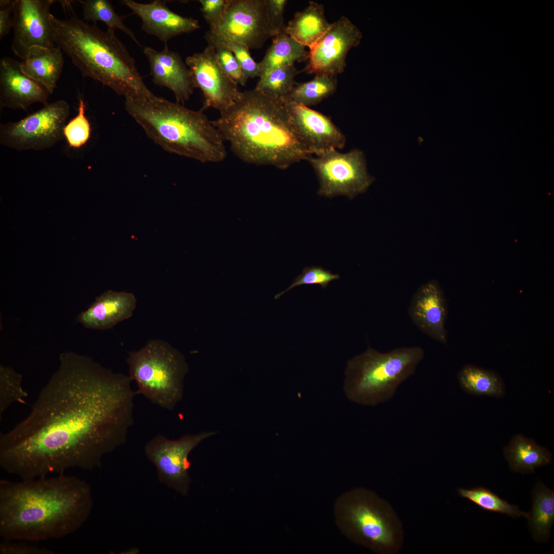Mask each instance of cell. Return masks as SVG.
I'll return each mask as SVG.
<instances>
[{
	"instance_id": "1",
	"label": "cell",
	"mask_w": 554,
	"mask_h": 554,
	"mask_svg": "<svg viewBox=\"0 0 554 554\" xmlns=\"http://www.w3.org/2000/svg\"><path fill=\"white\" fill-rule=\"evenodd\" d=\"M31 411L0 436V466L22 480L100 468L127 441L137 395L129 375L90 357L61 353Z\"/></svg>"
},
{
	"instance_id": "2",
	"label": "cell",
	"mask_w": 554,
	"mask_h": 554,
	"mask_svg": "<svg viewBox=\"0 0 554 554\" xmlns=\"http://www.w3.org/2000/svg\"><path fill=\"white\" fill-rule=\"evenodd\" d=\"M93 504L90 485L74 476L2 480L0 535L10 540L62 538L84 525Z\"/></svg>"
},
{
	"instance_id": "3",
	"label": "cell",
	"mask_w": 554,
	"mask_h": 554,
	"mask_svg": "<svg viewBox=\"0 0 554 554\" xmlns=\"http://www.w3.org/2000/svg\"><path fill=\"white\" fill-rule=\"evenodd\" d=\"M242 161L285 169L312 153L296 131L283 101L255 89L241 92L238 100L212 121Z\"/></svg>"
},
{
	"instance_id": "4",
	"label": "cell",
	"mask_w": 554,
	"mask_h": 554,
	"mask_svg": "<svg viewBox=\"0 0 554 554\" xmlns=\"http://www.w3.org/2000/svg\"><path fill=\"white\" fill-rule=\"evenodd\" d=\"M63 6L69 12L68 18L61 19L51 15L54 42L83 77L100 82L125 100L152 93L114 31L108 28L103 31L95 24L90 25L79 18L70 2L64 3Z\"/></svg>"
},
{
	"instance_id": "5",
	"label": "cell",
	"mask_w": 554,
	"mask_h": 554,
	"mask_svg": "<svg viewBox=\"0 0 554 554\" xmlns=\"http://www.w3.org/2000/svg\"><path fill=\"white\" fill-rule=\"evenodd\" d=\"M127 113L165 151L202 163H220L227 155L225 140L202 110L189 109L153 93L125 100Z\"/></svg>"
},
{
	"instance_id": "6",
	"label": "cell",
	"mask_w": 554,
	"mask_h": 554,
	"mask_svg": "<svg viewBox=\"0 0 554 554\" xmlns=\"http://www.w3.org/2000/svg\"><path fill=\"white\" fill-rule=\"evenodd\" d=\"M419 346L402 347L385 353L368 346L347 363L344 390L351 401L375 406L391 399L400 385L414 374L424 357Z\"/></svg>"
},
{
	"instance_id": "7",
	"label": "cell",
	"mask_w": 554,
	"mask_h": 554,
	"mask_svg": "<svg viewBox=\"0 0 554 554\" xmlns=\"http://www.w3.org/2000/svg\"><path fill=\"white\" fill-rule=\"evenodd\" d=\"M129 376L137 384V394L173 411L182 400L184 380L189 371L183 354L167 342L151 340L129 353Z\"/></svg>"
},
{
	"instance_id": "8",
	"label": "cell",
	"mask_w": 554,
	"mask_h": 554,
	"mask_svg": "<svg viewBox=\"0 0 554 554\" xmlns=\"http://www.w3.org/2000/svg\"><path fill=\"white\" fill-rule=\"evenodd\" d=\"M368 494L357 498L348 506V522L364 544L379 553H396L403 539L400 521L387 502Z\"/></svg>"
},
{
	"instance_id": "9",
	"label": "cell",
	"mask_w": 554,
	"mask_h": 554,
	"mask_svg": "<svg viewBox=\"0 0 554 554\" xmlns=\"http://www.w3.org/2000/svg\"><path fill=\"white\" fill-rule=\"evenodd\" d=\"M70 113L64 100L48 103L21 120L0 125V144L17 151L50 148L64 137Z\"/></svg>"
},
{
	"instance_id": "10",
	"label": "cell",
	"mask_w": 554,
	"mask_h": 554,
	"mask_svg": "<svg viewBox=\"0 0 554 554\" xmlns=\"http://www.w3.org/2000/svg\"><path fill=\"white\" fill-rule=\"evenodd\" d=\"M307 161L318 179L321 196L352 199L365 192L374 180L367 171L363 152L357 149L346 153L331 150L312 155Z\"/></svg>"
},
{
	"instance_id": "11",
	"label": "cell",
	"mask_w": 554,
	"mask_h": 554,
	"mask_svg": "<svg viewBox=\"0 0 554 554\" xmlns=\"http://www.w3.org/2000/svg\"><path fill=\"white\" fill-rule=\"evenodd\" d=\"M216 431L188 434L176 440H170L157 434L145 445L144 452L156 470L158 481L176 492L186 495L191 480L188 470L191 463L190 452Z\"/></svg>"
},
{
	"instance_id": "12",
	"label": "cell",
	"mask_w": 554,
	"mask_h": 554,
	"mask_svg": "<svg viewBox=\"0 0 554 554\" xmlns=\"http://www.w3.org/2000/svg\"><path fill=\"white\" fill-rule=\"evenodd\" d=\"M209 31L223 41L259 49L272 37L266 0H227Z\"/></svg>"
},
{
	"instance_id": "13",
	"label": "cell",
	"mask_w": 554,
	"mask_h": 554,
	"mask_svg": "<svg viewBox=\"0 0 554 554\" xmlns=\"http://www.w3.org/2000/svg\"><path fill=\"white\" fill-rule=\"evenodd\" d=\"M54 0H16L14 9L11 49L24 60L34 47L55 46L50 8Z\"/></svg>"
},
{
	"instance_id": "14",
	"label": "cell",
	"mask_w": 554,
	"mask_h": 554,
	"mask_svg": "<svg viewBox=\"0 0 554 554\" xmlns=\"http://www.w3.org/2000/svg\"><path fill=\"white\" fill-rule=\"evenodd\" d=\"M185 63L190 70L194 86L202 91L204 104L202 110L213 108L223 111L239 98L238 85L224 71L210 45L205 50L187 56Z\"/></svg>"
},
{
	"instance_id": "15",
	"label": "cell",
	"mask_w": 554,
	"mask_h": 554,
	"mask_svg": "<svg viewBox=\"0 0 554 554\" xmlns=\"http://www.w3.org/2000/svg\"><path fill=\"white\" fill-rule=\"evenodd\" d=\"M362 34L346 16L331 23L324 35L309 49L308 73L337 76L344 72L347 55L360 43Z\"/></svg>"
},
{
	"instance_id": "16",
	"label": "cell",
	"mask_w": 554,
	"mask_h": 554,
	"mask_svg": "<svg viewBox=\"0 0 554 554\" xmlns=\"http://www.w3.org/2000/svg\"><path fill=\"white\" fill-rule=\"evenodd\" d=\"M283 102L296 131L313 155L344 147L345 136L330 117L308 107Z\"/></svg>"
},
{
	"instance_id": "17",
	"label": "cell",
	"mask_w": 554,
	"mask_h": 554,
	"mask_svg": "<svg viewBox=\"0 0 554 554\" xmlns=\"http://www.w3.org/2000/svg\"><path fill=\"white\" fill-rule=\"evenodd\" d=\"M447 307L443 292L438 283L430 281L422 285L413 294L408 309L412 323L423 333L446 344L445 327Z\"/></svg>"
},
{
	"instance_id": "18",
	"label": "cell",
	"mask_w": 554,
	"mask_h": 554,
	"mask_svg": "<svg viewBox=\"0 0 554 554\" xmlns=\"http://www.w3.org/2000/svg\"><path fill=\"white\" fill-rule=\"evenodd\" d=\"M143 51L153 83L170 89L176 102L183 104L188 101L195 87L191 72L180 54L170 50L167 44L162 51L146 47Z\"/></svg>"
},
{
	"instance_id": "19",
	"label": "cell",
	"mask_w": 554,
	"mask_h": 554,
	"mask_svg": "<svg viewBox=\"0 0 554 554\" xmlns=\"http://www.w3.org/2000/svg\"><path fill=\"white\" fill-rule=\"evenodd\" d=\"M50 93L39 83L25 75L18 62L5 57L0 62V106L27 110L33 104L46 105Z\"/></svg>"
},
{
	"instance_id": "20",
	"label": "cell",
	"mask_w": 554,
	"mask_h": 554,
	"mask_svg": "<svg viewBox=\"0 0 554 554\" xmlns=\"http://www.w3.org/2000/svg\"><path fill=\"white\" fill-rule=\"evenodd\" d=\"M121 3L141 19L143 31L155 36L165 44L175 36L200 28L196 19L173 12L162 1L155 0L150 3L144 4L132 0H123Z\"/></svg>"
},
{
	"instance_id": "21",
	"label": "cell",
	"mask_w": 554,
	"mask_h": 554,
	"mask_svg": "<svg viewBox=\"0 0 554 554\" xmlns=\"http://www.w3.org/2000/svg\"><path fill=\"white\" fill-rule=\"evenodd\" d=\"M136 303L132 293L108 290L96 298L89 308L78 315L77 319L87 328L109 329L130 318Z\"/></svg>"
},
{
	"instance_id": "22",
	"label": "cell",
	"mask_w": 554,
	"mask_h": 554,
	"mask_svg": "<svg viewBox=\"0 0 554 554\" xmlns=\"http://www.w3.org/2000/svg\"><path fill=\"white\" fill-rule=\"evenodd\" d=\"M62 52L56 45L50 48L34 47L19 62L21 69L51 94L62 72L64 63Z\"/></svg>"
},
{
	"instance_id": "23",
	"label": "cell",
	"mask_w": 554,
	"mask_h": 554,
	"mask_svg": "<svg viewBox=\"0 0 554 554\" xmlns=\"http://www.w3.org/2000/svg\"><path fill=\"white\" fill-rule=\"evenodd\" d=\"M322 5L310 1L303 10L297 12L284 28L290 37L305 47L312 48L330 26Z\"/></svg>"
},
{
	"instance_id": "24",
	"label": "cell",
	"mask_w": 554,
	"mask_h": 554,
	"mask_svg": "<svg viewBox=\"0 0 554 554\" xmlns=\"http://www.w3.org/2000/svg\"><path fill=\"white\" fill-rule=\"evenodd\" d=\"M503 452L510 469L522 473L534 472L536 468L548 465L552 460L546 448L521 434L512 438Z\"/></svg>"
},
{
	"instance_id": "25",
	"label": "cell",
	"mask_w": 554,
	"mask_h": 554,
	"mask_svg": "<svg viewBox=\"0 0 554 554\" xmlns=\"http://www.w3.org/2000/svg\"><path fill=\"white\" fill-rule=\"evenodd\" d=\"M532 496V508L527 519L529 528L535 541L544 542L549 539L554 521V491L538 481Z\"/></svg>"
},
{
	"instance_id": "26",
	"label": "cell",
	"mask_w": 554,
	"mask_h": 554,
	"mask_svg": "<svg viewBox=\"0 0 554 554\" xmlns=\"http://www.w3.org/2000/svg\"><path fill=\"white\" fill-rule=\"evenodd\" d=\"M309 52L284 31L273 37L272 43L258 63L260 78L271 70L282 66L294 65L296 62L308 59Z\"/></svg>"
},
{
	"instance_id": "27",
	"label": "cell",
	"mask_w": 554,
	"mask_h": 554,
	"mask_svg": "<svg viewBox=\"0 0 554 554\" xmlns=\"http://www.w3.org/2000/svg\"><path fill=\"white\" fill-rule=\"evenodd\" d=\"M458 379L463 390L470 394L501 397L505 393L502 379L491 370L466 365L458 372Z\"/></svg>"
},
{
	"instance_id": "28",
	"label": "cell",
	"mask_w": 554,
	"mask_h": 554,
	"mask_svg": "<svg viewBox=\"0 0 554 554\" xmlns=\"http://www.w3.org/2000/svg\"><path fill=\"white\" fill-rule=\"evenodd\" d=\"M337 87L336 76L316 74L308 82L296 84L283 101L309 107L332 95Z\"/></svg>"
},
{
	"instance_id": "29",
	"label": "cell",
	"mask_w": 554,
	"mask_h": 554,
	"mask_svg": "<svg viewBox=\"0 0 554 554\" xmlns=\"http://www.w3.org/2000/svg\"><path fill=\"white\" fill-rule=\"evenodd\" d=\"M299 72L294 65L276 68L260 77L254 89L269 98L283 101L296 84Z\"/></svg>"
},
{
	"instance_id": "30",
	"label": "cell",
	"mask_w": 554,
	"mask_h": 554,
	"mask_svg": "<svg viewBox=\"0 0 554 554\" xmlns=\"http://www.w3.org/2000/svg\"><path fill=\"white\" fill-rule=\"evenodd\" d=\"M82 5L84 21L95 23L101 21L108 29L120 30L129 36L136 44H140L134 33L125 24V16L117 14L111 3L107 0H79Z\"/></svg>"
},
{
	"instance_id": "31",
	"label": "cell",
	"mask_w": 554,
	"mask_h": 554,
	"mask_svg": "<svg viewBox=\"0 0 554 554\" xmlns=\"http://www.w3.org/2000/svg\"><path fill=\"white\" fill-rule=\"evenodd\" d=\"M458 492L460 497L468 499L486 511L506 514L513 518L520 517L529 518V512L520 510L518 506L509 504L488 488L483 487L469 489L460 488L458 489Z\"/></svg>"
},
{
	"instance_id": "32",
	"label": "cell",
	"mask_w": 554,
	"mask_h": 554,
	"mask_svg": "<svg viewBox=\"0 0 554 554\" xmlns=\"http://www.w3.org/2000/svg\"><path fill=\"white\" fill-rule=\"evenodd\" d=\"M22 375L12 368L1 364L0 366V415L12 404L18 402L25 403L24 399L28 396L23 389Z\"/></svg>"
},
{
	"instance_id": "33",
	"label": "cell",
	"mask_w": 554,
	"mask_h": 554,
	"mask_svg": "<svg viewBox=\"0 0 554 554\" xmlns=\"http://www.w3.org/2000/svg\"><path fill=\"white\" fill-rule=\"evenodd\" d=\"M205 38L208 45L213 47L219 63L225 73L238 85H246L248 78L225 42L209 31L206 33Z\"/></svg>"
},
{
	"instance_id": "34",
	"label": "cell",
	"mask_w": 554,
	"mask_h": 554,
	"mask_svg": "<svg viewBox=\"0 0 554 554\" xmlns=\"http://www.w3.org/2000/svg\"><path fill=\"white\" fill-rule=\"evenodd\" d=\"M64 136L68 146L77 149L85 145L91 134L90 123L85 115V104L79 99L78 113L64 128Z\"/></svg>"
},
{
	"instance_id": "35",
	"label": "cell",
	"mask_w": 554,
	"mask_h": 554,
	"mask_svg": "<svg viewBox=\"0 0 554 554\" xmlns=\"http://www.w3.org/2000/svg\"><path fill=\"white\" fill-rule=\"evenodd\" d=\"M340 278L338 274H333L329 270L321 267L311 266L305 267L302 273L298 275L286 290L277 294L275 299L279 298L285 292L293 288L302 285H320L323 288H326L329 283Z\"/></svg>"
},
{
	"instance_id": "36",
	"label": "cell",
	"mask_w": 554,
	"mask_h": 554,
	"mask_svg": "<svg viewBox=\"0 0 554 554\" xmlns=\"http://www.w3.org/2000/svg\"><path fill=\"white\" fill-rule=\"evenodd\" d=\"M223 41L234 54L248 79L260 77L259 64L252 58L249 49L247 47L234 42Z\"/></svg>"
},
{
	"instance_id": "37",
	"label": "cell",
	"mask_w": 554,
	"mask_h": 554,
	"mask_svg": "<svg viewBox=\"0 0 554 554\" xmlns=\"http://www.w3.org/2000/svg\"><path fill=\"white\" fill-rule=\"evenodd\" d=\"M272 37L284 30V12L286 0H266Z\"/></svg>"
},
{
	"instance_id": "38",
	"label": "cell",
	"mask_w": 554,
	"mask_h": 554,
	"mask_svg": "<svg viewBox=\"0 0 554 554\" xmlns=\"http://www.w3.org/2000/svg\"><path fill=\"white\" fill-rule=\"evenodd\" d=\"M5 539L0 544L1 554H52L54 551L47 548L25 543H13Z\"/></svg>"
},
{
	"instance_id": "39",
	"label": "cell",
	"mask_w": 554,
	"mask_h": 554,
	"mask_svg": "<svg viewBox=\"0 0 554 554\" xmlns=\"http://www.w3.org/2000/svg\"><path fill=\"white\" fill-rule=\"evenodd\" d=\"M227 0H200L201 10L205 19L210 25L216 22L223 14Z\"/></svg>"
},
{
	"instance_id": "40",
	"label": "cell",
	"mask_w": 554,
	"mask_h": 554,
	"mask_svg": "<svg viewBox=\"0 0 554 554\" xmlns=\"http://www.w3.org/2000/svg\"><path fill=\"white\" fill-rule=\"evenodd\" d=\"M16 0L0 1V39L7 35L13 24L14 9Z\"/></svg>"
}]
</instances>
